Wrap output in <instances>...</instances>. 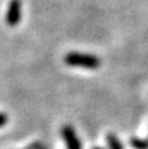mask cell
Instances as JSON below:
<instances>
[{
    "label": "cell",
    "instance_id": "8992f818",
    "mask_svg": "<svg viewBox=\"0 0 148 149\" xmlns=\"http://www.w3.org/2000/svg\"><path fill=\"white\" fill-rule=\"evenodd\" d=\"M7 122H8V116L5 115L4 113H0V127L5 126V124H7Z\"/></svg>",
    "mask_w": 148,
    "mask_h": 149
},
{
    "label": "cell",
    "instance_id": "277c9868",
    "mask_svg": "<svg viewBox=\"0 0 148 149\" xmlns=\"http://www.w3.org/2000/svg\"><path fill=\"white\" fill-rule=\"evenodd\" d=\"M106 143H108V145H109V149H125L123 148V144L121 143V140L118 139V136L114 134L106 135Z\"/></svg>",
    "mask_w": 148,
    "mask_h": 149
},
{
    "label": "cell",
    "instance_id": "5b68a950",
    "mask_svg": "<svg viewBox=\"0 0 148 149\" xmlns=\"http://www.w3.org/2000/svg\"><path fill=\"white\" fill-rule=\"evenodd\" d=\"M130 145L134 149H148V137L147 139H138V137H131Z\"/></svg>",
    "mask_w": 148,
    "mask_h": 149
},
{
    "label": "cell",
    "instance_id": "52a82bcc",
    "mask_svg": "<svg viewBox=\"0 0 148 149\" xmlns=\"http://www.w3.org/2000/svg\"><path fill=\"white\" fill-rule=\"evenodd\" d=\"M93 149H105V148H102V147H94Z\"/></svg>",
    "mask_w": 148,
    "mask_h": 149
},
{
    "label": "cell",
    "instance_id": "ba28073f",
    "mask_svg": "<svg viewBox=\"0 0 148 149\" xmlns=\"http://www.w3.org/2000/svg\"><path fill=\"white\" fill-rule=\"evenodd\" d=\"M41 149H47V148H46V147H42V148H41Z\"/></svg>",
    "mask_w": 148,
    "mask_h": 149
},
{
    "label": "cell",
    "instance_id": "6da1fadb",
    "mask_svg": "<svg viewBox=\"0 0 148 149\" xmlns=\"http://www.w3.org/2000/svg\"><path fill=\"white\" fill-rule=\"evenodd\" d=\"M64 63L70 67H79L85 70H97L101 65V60L98 56L84 52H68L64 56Z\"/></svg>",
    "mask_w": 148,
    "mask_h": 149
},
{
    "label": "cell",
    "instance_id": "7a4b0ae2",
    "mask_svg": "<svg viewBox=\"0 0 148 149\" xmlns=\"http://www.w3.org/2000/svg\"><path fill=\"white\" fill-rule=\"evenodd\" d=\"M60 135L67 145V149H81L80 139L77 137V134L72 126H70V124L63 126L60 130Z\"/></svg>",
    "mask_w": 148,
    "mask_h": 149
},
{
    "label": "cell",
    "instance_id": "3957f363",
    "mask_svg": "<svg viewBox=\"0 0 148 149\" xmlns=\"http://www.w3.org/2000/svg\"><path fill=\"white\" fill-rule=\"evenodd\" d=\"M7 24L9 26H17L21 21V1L20 0H10L7 10Z\"/></svg>",
    "mask_w": 148,
    "mask_h": 149
}]
</instances>
